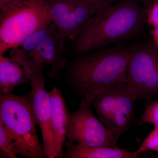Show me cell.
I'll return each mask as SVG.
<instances>
[{
	"mask_svg": "<svg viewBox=\"0 0 158 158\" xmlns=\"http://www.w3.org/2000/svg\"><path fill=\"white\" fill-rule=\"evenodd\" d=\"M148 13L138 0H121L90 18L74 40L78 52L88 53L139 36Z\"/></svg>",
	"mask_w": 158,
	"mask_h": 158,
	"instance_id": "6da1fadb",
	"label": "cell"
},
{
	"mask_svg": "<svg viewBox=\"0 0 158 158\" xmlns=\"http://www.w3.org/2000/svg\"><path fill=\"white\" fill-rule=\"evenodd\" d=\"M132 45H117L92 51L69 61L60 79L84 98L90 87L127 83Z\"/></svg>",
	"mask_w": 158,
	"mask_h": 158,
	"instance_id": "7a4b0ae2",
	"label": "cell"
},
{
	"mask_svg": "<svg viewBox=\"0 0 158 158\" xmlns=\"http://www.w3.org/2000/svg\"><path fill=\"white\" fill-rule=\"evenodd\" d=\"M51 23L44 0H26L0 9V55L19 47Z\"/></svg>",
	"mask_w": 158,
	"mask_h": 158,
	"instance_id": "3957f363",
	"label": "cell"
},
{
	"mask_svg": "<svg viewBox=\"0 0 158 158\" xmlns=\"http://www.w3.org/2000/svg\"><path fill=\"white\" fill-rule=\"evenodd\" d=\"M0 122L14 139L20 155L47 158L37 136V124L27 95L0 92Z\"/></svg>",
	"mask_w": 158,
	"mask_h": 158,
	"instance_id": "277c9868",
	"label": "cell"
},
{
	"mask_svg": "<svg viewBox=\"0 0 158 158\" xmlns=\"http://www.w3.org/2000/svg\"><path fill=\"white\" fill-rule=\"evenodd\" d=\"M84 98L93 106L102 123L115 132L121 135L132 123L138 98L127 83L92 86Z\"/></svg>",
	"mask_w": 158,
	"mask_h": 158,
	"instance_id": "5b68a950",
	"label": "cell"
},
{
	"mask_svg": "<svg viewBox=\"0 0 158 158\" xmlns=\"http://www.w3.org/2000/svg\"><path fill=\"white\" fill-rule=\"evenodd\" d=\"M64 40L51 23L27 38L22 48H13V53L43 72L47 66H50V76L60 79L69 61L63 55Z\"/></svg>",
	"mask_w": 158,
	"mask_h": 158,
	"instance_id": "8992f818",
	"label": "cell"
},
{
	"mask_svg": "<svg viewBox=\"0 0 158 158\" xmlns=\"http://www.w3.org/2000/svg\"><path fill=\"white\" fill-rule=\"evenodd\" d=\"M126 76L138 99L148 103L158 95V46L153 40L132 45Z\"/></svg>",
	"mask_w": 158,
	"mask_h": 158,
	"instance_id": "52a82bcc",
	"label": "cell"
},
{
	"mask_svg": "<svg viewBox=\"0 0 158 158\" xmlns=\"http://www.w3.org/2000/svg\"><path fill=\"white\" fill-rule=\"evenodd\" d=\"M90 106L83 98L79 109L69 113L66 140L85 147H116L121 135L108 128L97 118Z\"/></svg>",
	"mask_w": 158,
	"mask_h": 158,
	"instance_id": "ba28073f",
	"label": "cell"
},
{
	"mask_svg": "<svg viewBox=\"0 0 158 158\" xmlns=\"http://www.w3.org/2000/svg\"><path fill=\"white\" fill-rule=\"evenodd\" d=\"M51 23L62 37L73 40L83 25L96 14L83 0H44Z\"/></svg>",
	"mask_w": 158,
	"mask_h": 158,
	"instance_id": "9c48e42d",
	"label": "cell"
},
{
	"mask_svg": "<svg viewBox=\"0 0 158 158\" xmlns=\"http://www.w3.org/2000/svg\"><path fill=\"white\" fill-rule=\"evenodd\" d=\"M31 90L27 94L36 124L42 135L43 147L48 158H55L56 142L51 123L50 100L45 86V78L30 82Z\"/></svg>",
	"mask_w": 158,
	"mask_h": 158,
	"instance_id": "30bf717a",
	"label": "cell"
},
{
	"mask_svg": "<svg viewBox=\"0 0 158 158\" xmlns=\"http://www.w3.org/2000/svg\"><path fill=\"white\" fill-rule=\"evenodd\" d=\"M50 100L51 123L56 142L55 158L62 157L68 131L69 113L62 91L54 86L48 92Z\"/></svg>",
	"mask_w": 158,
	"mask_h": 158,
	"instance_id": "8fae6325",
	"label": "cell"
},
{
	"mask_svg": "<svg viewBox=\"0 0 158 158\" xmlns=\"http://www.w3.org/2000/svg\"><path fill=\"white\" fill-rule=\"evenodd\" d=\"M64 158H134L133 152L117 147H85L66 140Z\"/></svg>",
	"mask_w": 158,
	"mask_h": 158,
	"instance_id": "7c38bea8",
	"label": "cell"
},
{
	"mask_svg": "<svg viewBox=\"0 0 158 158\" xmlns=\"http://www.w3.org/2000/svg\"><path fill=\"white\" fill-rule=\"evenodd\" d=\"M26 70L11 58L0 55V91L12 93L18 85L25 84L28 80Z\"/></svg>",
	"mask_w": 158,
	"mask_h": 158,
	"instance_id": "4fadbf2b",
	"label": "cell"
},
{
	"mask_svg": "<svg viewBox=\"0 0 158 158\" xmlns=\"http://www.w3.org/2000/svg\"><path fill=\"white\" fill-rule=\"evenodd\" d=\"M0 149L1 154L9 158H16L19 155L17 145L10 133L0 122Z\"/></svg>",
	"mask_w": 158,
	"mask_h": 158,
	"instance_id": "5bb4252c",
	"label": "cell"
},
{
	"mask_svg": "<svg viewBox=\"0 0 158 158\" xmlns=\"http://www.w3.org/2000/svg\"><path fill=\"white\" fill-rule=\"evenodd\" d=\"M158 149V126H155L153 130L145 138L141 146L135 151L133 152L134 158H138L140 154L148 151H155Z\"/></svg>",
	"mask_w": 158,
	"mask_h": 158,
	"instance_id": "9a60e30c",
	"label": "cell"
},
{
	"mask_svg": "<svg viewBox=\"0 0 158 158\" xmlns=\"http://www.w3.org/2000/svg\"><path fill=\"white\" fill-rule=\"evenodd\" d=\"M145 123H150L158 126V101H151L146 105V109L138 122V126Z\"/></svg>",
	"mask_w": 158,
	"mask_h": 158,
	"instance_id": "2e32d148",
	"label": "cell"
},
{
	"mask_svg": "<svg viewBox=\"0 0 158 158\" xmlns=\"http://www.w3.org/2000/svg\"><path fill=\"white\" fill-rule=\"evenodd\" d=\"M92 6L96 11V14H99L107 7L121 0H83Z\"/></svg>",
	"mask_w": 158,
	"mask_h": 158,
	"instance_id": "e0dca14e",
	"label": "cell"
},
{
	"mask_svg": "<svg viewBox=\"0 0 158 158\" xmlns=\"http://www.w3.org/2000/svg\"><path fill=\"white\" fill-rule=\"evenodd\" d=\"M147 23L154 28L158 27V3L153 5L148 11Z\"/></svg>",
	"mask_w": 158,
	"mask_h": 158,
	"instance_id": "ac0fdd59",
	"label": "cell"
},
{
	"mask_svg": "<svg viewBox=\"0 0 158 158\" xmlns=\"http://www.w3.org/2000/svg\"><path fill=\"white\" fill-rule=\"evenodd\" d=\"M142 6L144 10L148 14V11L155 4L158 3V0H138Z\"/></svg>",
	"mask_w": 158,
	"mask_h": 158,
	"instance_id": "d6986e66",
	"label": "cell"
},
{
	"mask_svg": "<svg viewBox=\"0 0 158 158\" xmlns=\"http://www.w3.org/2000/svg\"><path fill=\"white\" fill-rule=\"evenodd\" d=\"M26 0H0V9L13 4V3L23 2Z\"/></svg>",
	"mask_w": 158,
	"mask_h": 158,
	"instance_id": "ffe728a7",
	"label": "cell"
},
{
	"mask_svg": "<svg viewBox=\"0 0 158 158\" xmlns=\"http://www.w3.org/2000/svg\"><path fill=\"white\" fill-rule=\"evenodd\" d=\"M153 37V41L158 46V27L154 28L151 31Z\"/></svg>",
	"mask_w": 158,
	"mask_h": 158,
	"instance_id": "44dd1931",
	"label": "cell"
},
{
	"mask_svg": "<svg viewBox=\"0 0 158 158\" xmlns=\"http://www.w3.org/2000/svg\"><path fill=\"white\" fill-rule=\"evenodd\" d=\"M147 157L149 158H158V155L151 157Z\"/></svg>",
	"mask_w": 158,
	"mask_h": 158,
	"instance_id": "7402d4cb",
	"label": "cell"
},
{
	"mask_svg": "<svg viewBox=\"0 0 158 158\" xmlns=\"http://www.w3.org/2000/svg\"><path fill=\"white\" fill-rule=\"evenodd\" d=\"M156 152H158V150H157V151Z\"/></svg>",
	"mask_w": 158,
	"mask_h": 158,
	"instance_id": "603a6c76",
	"label": "cell"
}]
</instances>
